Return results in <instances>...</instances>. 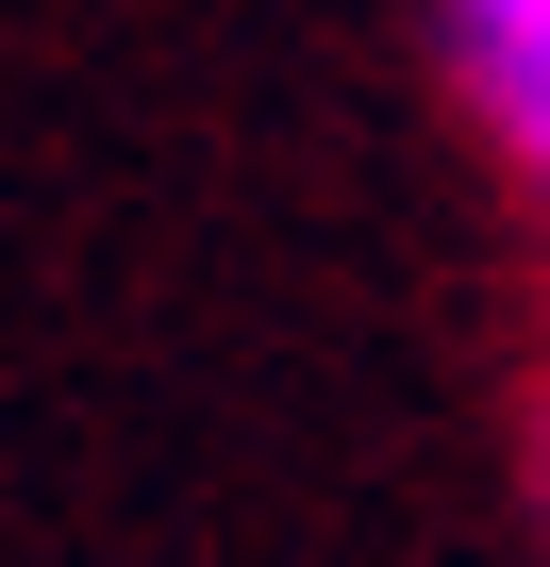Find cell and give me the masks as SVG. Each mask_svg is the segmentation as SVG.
Masks as SVG:
<instances>
[{"mask_svg":"<svg viewBox=\"0 0 550 567\" xmlns=\"http://www.w3.org/2000/svg\"><path fill=\"white\" fill-rule=\"evenodd\" d=\"M500 151H517V167H533V200H550V101H533V117H500Z\"/></svg>","mask_w":550,"mask_h":567,"instance_id":"2","label":"cell"},{"mask_svg":"<svg viewBox=\"0 0 550 567\" xmlns=\"http://www.w3.org/2000/svg\"><path fill=\"white\" fill-rule=\"evenodd\" d=\"M450 51H467L484 117H533L550 101V0H450Z\"/></svg>","mask_w":550,"mask_h":567,"instance_id":"1","label":"cell"}]
</instances>
